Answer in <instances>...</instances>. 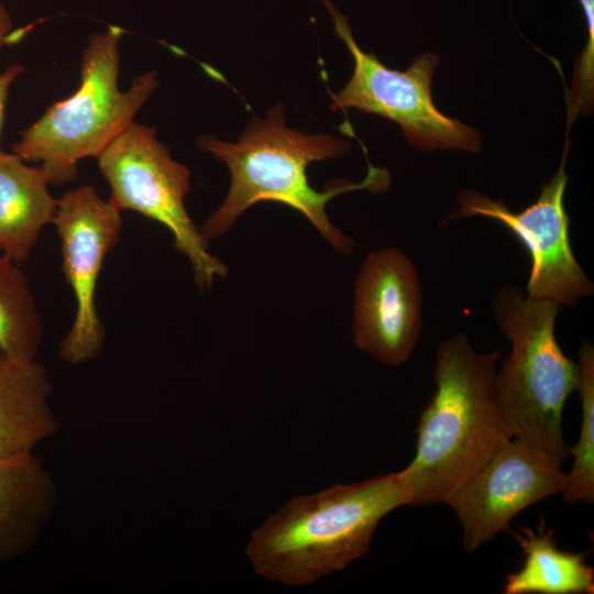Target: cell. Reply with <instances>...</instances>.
I'll return each mask as SVG.
<instances>
[{
  "mask_svg": "<svg viewBox=\"0 0 594 594\" xmlns=\"http://www.w3.org/2000/svg\"><path fill=\"white\" fill-rule=\"evenodd\" d=\"M522 553L521 568L506 576L505 594H593L594 570L583 553L559 549L553 530L541 520L538 529L514 534Z\"/></svg>",
  "mask_w": 594,
  "mask_h": 594,
  "instance_id": "9a60e30c",
  "label": "cell"
},
{
  "mask_svg": "<svg viewBox=\"0 0 594 594\" xmlns=\"http://www.w3.org/2000/svg\"><path fill=\"white\" fill-rule=\"evenodd\" d=\"M124 31L109 25L88 38L82 51L80 82L68 98L48 106L20 133L12 151L25 162L40 163L50 184L77 178L78 164L100 152L133 121L158 85L154 70L119 88L120 41Z\"/></svg>",
  "mask_w": 594,
  "mask_h": 594,
  "instance_id": "5b68a950",
  "label": "cell"
},
{
  "mask_svg": "<svg viewBox=\"0 0 594 594\" xmlns=\"http://www.w3.org/2000/svg\"><path fill=\"white\" fill-rule=\"evenodd\" d=\"M561 463L509 438L444 499L459 519L463 547L473 552L508 529L527 507L561 492Z\"/></svg>",
  "mask_w": 594,
  "mask_h": 594,
  "instance_id": "30bf717a",
  "label": "cell"
},
{
  "mask_svg": "<svg viewBox=\"0 0 594 594\" xmlns=\"http://www.w3.org/2000/svg\"><path fill=\"white\" fill-rule=\"evenodd\" d=\"M586 24V43L575 61L568 91L569 129L578 116H588L594 103V0H579Z\"/></svg>",
  "mask_w": 594,
  "mask_h": 594,
  "instance_id": "ac0fdd59",
  "label": "cell"
},
{
  "mask_svg": "<svg viewBox=\"0 0 594 594\" xmlns=\"http://www.w3.org/2000/svg\"><path fill=\"white\" fill-rule=\"evenodd\" d=\"M498 356V350H475L465 332L440 342L416 452L397 472L408 506L443 503L512 438L497 393Z\"/></svg>",
  "mask_w": 594,
  "mask_h": 594,
  "instance_id": "7a4b0ae2",
  "label": "cell"
},
{
  "mask_svg": "<svg viewBox=\"0 0 594 594\" xmlns=\"http://www.w3.org/2000/svg\"><path fill=\"white\" fill-rule=\"evenodd\" d=\"M356 348L388 366L411 356L422 330L418 271L406 253L388 246L369 253L354 285L352 316Z\"/></svg>",
  "mask_w": 594,
  "mask_h": 594,
  "instance_id": "8fae6325",
  "label": "cell"
},
{
  "mask_svg": "<svg viewBox=\"0 0 594 594\" xmlns=\"http://www.w3.org/2000/svg\"><path fill=\"white\" fill-rule=\"evenodd\" d=\"M156 132L133 121L96 157L111 190L108 200L119 211L139 212L167 228L174 248L191 264L196 285L209 290L229 268L210 253L208 241L187 212L190 170L172 157Z\"/></svg>",
  "mask_w": 594,
  "mask_h": 594,
  "instance_id": "8992f818",
  "label": "cell"
},
{
  "mask_svg": "<svg viewBox=\"0 0 594 594\" xmlns=\"http://www.w3.org/2000/svg\"><path fill=\"white\" fill-rule=\"evenodd\" d=\"M51 502L52 483L38 458L0 455V561L30 548Z\"/></svg>",
  "mask_w": 594,
  "mask_h": 594,
  "instance_id": "5bb4252c",
  "label": "cell"
},
{
  "mask_svg": "<svg viewBox=\"0 0 594 594\" xmlns=\"http://www.w3.org/2000/svg\"><path fill=\"white\" fill-rule=\"evenodd\" d=\"M402 506L408 496L397 472L334 484L271 515L252 531L246 556L268 581L308 585L364 557L381 520Z\"/></svg>",
  "mask_w": 594,
  "mask_h": 594,
  "instance_id": "3957f363",
  "label": "cell"
},
{
  "mask_svg": "<svg viewBox=\"0 0 594 594\" xmlns=\"http://www.w3.org/2000/svg\"><path fill=\"white\" fill-rule=\"evenodd\" d=\"M197 145L223 162L231 175L227 197L200 228L207 241L228 232L253 205L275 201L302 213L338 253L349 255L355 242L330 222L327 204L349 191L382 193L391 185L387 169L369 164L360 183L337 180L317 191L309 185L308 165L344 155L350 144L332 135L287 128L282 105L272 108L265 118L252 120L235 143L201 135Z\"/></svg>",
  "mask_w": 594,
  "mask_h": 594,
  "instance_id": "6da1fadb",
  "label": "cell"
},
{
  "mask_svg": "<svg viewBox=\"0 0 594 594\" xmlns=\"http://www.w3.org/2000/svg\"><path fill=\"white\" fill-rule=\"evenodd\" d=\"M562 306L524 295L515 285L501 287L492 302L510 352L496 372L501 408L512 435L562 463L569 446L563 437V409L578 391L580 367L561 350L556 320Z\"/></svg>",
  "mask_w": 594,
  "mask_h": 594,
  "instance_id": "277c9868",
  "label": "cell"
},
{
  "mask_svg": "<svg viewBox=\"0 0 594 594\" xmlns=\"http://www.w3.org/2000/svg\"><path fill=\"white\" fill-rule=\"evenodd\" d=\"M15 33L12 19L6 7L0 2V50L16 40Z\"/></svg>",
  "mask_w": 594,
  "mask_h": 594,
  "instance_id": "ffe728a7",
  "label": "cell"
},
{
  "mask_svg": "<svg viewBox=\"0 0 594 594\" xmlns=\"http://www.w3.org/2000/svg\"><path fill=\"white\" fill-rule=\"evenodd\" d=\"M61 240L62 270L75 298V317L62 341L59 355L80 364L100 354L105 328L96 305V289L105 258L118 243L123 221L92 185L65 191L52 222Z\"/></svg>",
  "mask_w": 594,
  "mask_h": 594,
  "instance_id": "9c48e42d",
  "label": "cell"
},
{
  "mask_svg": "<svg viewBox=\"0 0 594 594\" xmlns=\"http://www.w3.org/2000/svg\"><path fill=\"white\" fill-rule=\"evenodd\" d=\"M580 383L578 391L582 405L580 433L576 443L569 448L573 462L565 472L561 490L568 504L594 502V348L582 341L579 349Z\"/></svg>",
  "mask_w": 594,
  "mask_h": 594,
  "instance_id": "e0dca14e",
  "label": "cell"
},
{
  "mask_svg": "<svg viewBox=\"0 0 594 594\" xmlns=\"http://www.w3.org/2000/svg\"><path fill=\"white\" fill-rule=\"evenodd\" d=\"M0 150V253L21 264L43 229L53 222L58 199L45 169Z\"/></svg>",
  "mask_w": 594,
  "mask_h": 594,
  "instance_id": "7c38bea8",
  "label": "cell"
},
{
  "mask_svg": "<svg viewBox=\"0 0 594 594\" xmlns=\"http://www.w3.org/2000/svg\"><path fill=\"white\" fill-rule=\"evenodd\" d=\"M51 384L42 364L0 350V455L32 452L56 430Z\"/></svg>",
  "mask_w": 594,
  "mask_h": 594,
  "instance_id": "4fadbf2b",
  "label": "cell"
},
{
  "mask_svg": "<svg viewBox=\"0 0 594 594\" xmlns=\"http://www.w3.org/2000/svg\"><path fill=\"white\" fill-rule=\"evenodd\" d=\"M562 162L538 198L519 212L507 208L503 199H492L473 189L458 193L451 220L481 217L504 226L525 246L530 257L526 295L551 299L562 307H575L591 297L594 285L575 258L569 237L570 217L564 206L569 177Z\"/></svg>",
  "mask_w": 594,
  "mask_h": 594,
  "instance_id": "ba28073f",
  "label": "cell"
},
{
  "mask_svg": "<svg viewBox=\"0 0 594 594\" xmlns=\"http://www.w3.org/2000/svg\"><path fill=\"white\" fill-rule=\"evenodd\" d=\"M336 34L353 59L350 80L332 95L331 109H355L397 123L406 140L424 153L459 150L479 153L481 134L460 120L447 117L435 105L432 78L439 57L432 52L416 56L406 70L391 69L355 42L346 18L329 1Z\"/></svg>",
  "mask_w": 594,
  "mask_h": 594,
  "instance_id": "52a82bcc",
  "label": "cell"
},
{
  "mask_svg": "<svg viewBox=\"0 0 594 594\" xmlns=\"http://www.w3.org/2000/svg\"><path fill=\"white\" fill-rule=\"evenodd\" d=\"M22 73L23 66L20 64H12L0 73V150L1 135L6 121V105L9 96V89Z\"/></svg>",
  "mask_w": 594,
  "mask_h": 594,
  "instance_id": "d6986e66",
  "label": "cell"
},
{
  "mask_svg": "<svg viewBox=\"0 0 594 594\" xmlns=\"http://www.w3.org/2000/svg\"><path fill=\"white\" fill-rule=\"evenodd\" d=\"M43 323L30 280L20 264L0 253V350L20 361H35Z\"/></svg>",
  "mask_w": 594,
  "mask_h": 594,
  "instance_id": "2e32d148",
  "label": "cell"
}]
</instances>
